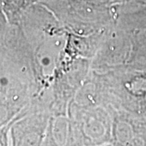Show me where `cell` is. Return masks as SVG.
Here are the masks:
<instances>
[{
  "label": "cell",
  "mask_w": 146,
  "mask_h": 146,
  "mask_svg": "<svg viewBox=\"0 0 146 146\" xmlns=\"http://www.w3.org/2000/svg\"><path fill=\"white\" fill-rule=\"evenodd\" d=\"M7 145V141H6V136L3 132H0V146Z\"/></svg>",
  "instance_id": "1"
}]
</instances>
